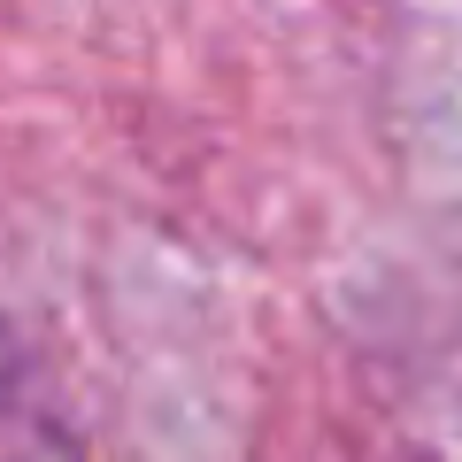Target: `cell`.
<instances>
[{
    "mask_svg": "<svg viewBox=\"0 0 462 462\" xmlns=\"http://www.w3.org/2000/svg\"><path fill=\"white\" fill-rule=\"evenodd\" d=\"M0 462H78L69 424L8 378H0Z\"/></svg>",
    "mask_w": 462,
    "mask_h": 462,
    "instance_id": "obj_1",
    "label": "cell"
}]
</instances>
